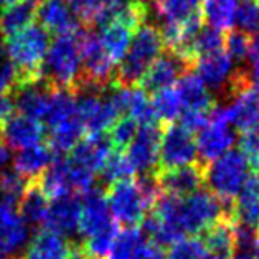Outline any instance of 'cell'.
Segmentation results:
<instances>
[{"mask_svg":"<svg viewBox=\"0 0 259 259\" xmlns=\"http://www.w3.org/2000/svg\"><path fill=\"white\" fill-rule=\"evenodd\" d=\"M50 47V33L38 23L4 40L5 56L15 71V86L41 79L43 61Z\"/></svg>","mask_w":259,"mask_h":259,"instance_id":"obj_1","label":"cell"},{"mask_svg":"<svg viewBox=\"0 0 259 259\" xmlns=\"http://www.w3.org/2000/svg\"><path fill=\"white\" fill-rule=\"evenodd\" d=\"M165 52L160 28L155 25L144 23L136 31L134 38L125 56L117 63L112 86L116 88H136L150 65Z\"/></svg>","mask_w":259,"mask_h":259,"instance_id":"obj_2","label":"cell"},{"mask_svg":"<svg viewBox=\"0 0 259 259\" xmlns=\"http://www.w3.org/2000/svg\"><path fill=\"white\" fill-rule=\"evenodd\" d=\"M79 30V28H78ZM78 30L73 33L55 36L50 41L41 68V78L53 90L76 91L81 81V55Z\"/></svg>","mask_w":259,"mask_h":259,"instance_id":"obj_3","label":"cell"},{"mask_svg":"<svg viewBox=\"0 0 259 259\" xmlns=\"http://www.w3.org/2000/svg\"><path fill=\"white\" fill-rule=\"evenodd\" d=\"M249 162L241 150H230L205 167V185L221 203L235 206V200L249 177Z\"/></svg>","mask_w":259,"mask_h":259,"instance_id":"obj_4","label":"cell"},{"mask_svg":"<svg viewBox=\"0 0 259 259\" xmlns=\"http://www.w3.org/2000/svg\"><path fill=\"white\" fill-rule=\"evenodd\" d=\"M106 201L111 217L127 228L142 223L147 213L152 211V205L145 198L137 179H125L111 183L106 193Z\"/></svg>","mask_w":259,"mask_h":259,"instance_id":"obj_5","label":"cell"},{"mask_svg":"<svg viewBox=\"0 0 259 259\" xmlns=\"http://www.w3.org/2000/svg\"><path fill=\"white\" fill-rule=\"evenodd\" d=\"M76 94V117L88 136L107 134L121 114L106 91L83 90Z\"/></svg>","mask_w":259,"mask_h":259,"instance_id":"obj_6","label":"cell"},{"mask_svg":"<svg viewBox=\"0 0 259 259\" xmlns=\"http://www.w3.org/2000/svg\"><path fill=\"white\" fill-rule=\"evenodd\" d=\"M210 119L235 125L241 132L259 125V83L252 81L228 103H217Z\"/></svg>","mask_w":259,"mask_h":259,"instance_id":"obj_7","label":"cell"},{"mask_svg":"<svg viewBox=\"0 0 259 259\" xmlns=\"http://www.w3.org/2000/svg\"><path fill=\"white\" fill-rule=\"evenodd\" d=\"M197 160V139L192 132L182 127L180 124L165 125L159 150V172L193 165Z\"/></svg>","mask_w":259,"mask_h":259,"instance_id":"obj_8","label":"cell"},{"mask_svg":"<svg viewBox=\"0 0 259 259\" xmlns=\"http://www.w3.org/2000/svg\"><path fill=\"white\" fill-rule=\"evenodd\" d=\"M193 71L203 81L208 91H213V98L217 103H225L228 99L236 68L225 50L198 56Z\"/></svg>","mask_w":259,"mask_h":259,"instance_id":"obj_9","label":"cell"},{"mask_svg":"<svg viewBox=\"0 0 259 259\" xmlns=\"http://www.w3.org/2000/svg\"><path fill=\"white\" fill-rule=\"evenodd\" d=\"M163 127L165 125L159 122L139 125L136 137L129 144L125 155L136 172H141V175L159 172V150Z\"/></svg>","mask_w":259,"mask_h":259,"instance_id":"obj_10","label":"cell"},{"mask_svg":"<svg viewBox=\"0 0 259 259\" xmlns=\"http://www.w3.org/2000/svg\"><path fill=\"white\" fill-rule=\"evenodd\" d=\"M236 142L235 129L230 124L218 122L210 119L203 129L200 131L197 139V150H198V163L200 165H210L220 157L228 154L231 147Z\"/></svg>","mask_w":259,"mask_h":259,"instance_id":"obj_11","label":"cell"},{"mask_svg":"<svg viewBox=\"0 0 259 259\" xmlns=\"http://www.w3.org/2000/svg\"><path fill=\"white\" fill-rule=\"evenodd\" d=\"M188 71H193V69L182 58L170 52H163L142 76L139 88L147 94L165 90V88H172V84L177 83Z\"/></svg>","mask_w":259,"mask_h":259,"instance_id":"obj_12","label":"cell"},{"mask_svg":"<svg viewBox=\"0 0 259 259\" xmlns=\"http://www.w3.org/2000/svg\"><path fill=\"white\" fill-rule=\"evenodd\" d=\"M112 225H116V221L111 217L106 195L103 190L94 187L91 192L84 193V200L81 203L78 235L83 238V241H86L98 233L111 228Z\"/></svg>","mask_w":259,"mask_h":259,"instance_id":"obj_13","label":"cell"},{"mask_svg":"<svg viewBox=\"0 0 259 259\" xmlns=\"http://www.w3.org/2000/svg\"><path fill=\"white\" fill-rule=\"evenodd\" d=\"M0 141L9 149H28L43 144L45 127L36 119L23 114H12L0 129Z\"/></svg>","mask_w":259,"mask_h":259,"instance_id":"obj_14","label":"cell"},{"mask_svg":"<svg viewBox=\"0 0 259 259\" xmlns=\"http://www.w3.org/2000/svg\"><path fill=\"white\" fill-rule=\"evenodd\" d=\"M81 218V201L74 193L55 198L48 206L45 218V230H50L63 238H69L78 233Z\"/></svg>","mask_w":259,"mask_h":259,"instance_id":"obj_15","label":"cell"},{"mask_svg":"<svg viewBox=\"0 0 259 259\" xmlns=\"http://www.w3.org/2000/svg\"><path fill=\"white\" fill-rule=\"evenodd\" d=\"M52 91L53 88L41 78L14 86V90L10 91V96L14 101V106L18 109V114L40 121V119L45 117Z\"/></svg>","mask_w":259,"mask_h":259,"instance_id":"obj_16","label":"cell"},{"mask_svg":"<svg viewBox=\"0 0 259 259\" xmlns=\"http://www.w3.org/2000/svg\"><path fill=\"white\" fill-rule=\"evenodd\" d=\"M112 150V144L107 134H90L83 137L79 144L71 150L66 159L93 175L101 174L104 163Z\"/></svg>","mask_w":259,"mask_h":259,"instance_id":"obj_17","label":"cell"},{"mask_svg":"<svg viewBox=\"0 0 259 259\" xmlns=\"http://www.w3.org/2000/svg\"><path fill=\"white\" fill-rule=\"evenodd\" d=\"M157 180L162 193L174 195V197H188L201 190V187L205 185V167L197 162L188 167L157 172Z\"/></svg>","mask_w":259,"mask_h":259,"instance_id":"obj_18","label":"cell"},{"mask_svg":"<svg viewBox=\"0 0 259 259\" xmlns=\"http://www.w3.org/2000/svg\"><path fill=\"white\" fill-rule=\"evenodd\" d=\"M28 226L20 218L17 206L0 200V254L14 256L23 249Z\"/></svg>","mask_w":259,"mask_h":259,"instance_id":"obj_19","label":"cell"},{"mask_svg":"<svg viewBox=\"0 0 259 259\" xmlns=\"http://www.w3.org/2000/svg\"><path fill=\"white\" fill-rule=\"evenodd\" d=\"M38 25L50 35H65L76 31L81 25L69 9L66 0H45L36 9Z\"/></svg>","mask_w":259,"mask_h":259,"instance_id":"obj_20","label":"cell"},{"mask_svg":"<svg viewBox=\"0 0 259 259\" xmlns=\"http://www.w3.org/2000/svg\"><path fill=\"white\" fill-rule=\"evenodd\" d=\"M136 31L137 28H134L131 23H127L124 18L117 15H114L106 25L101 27L99 41L103 45L106 55L109 56V60L116 66L125 56V53H127Z\"/></svg>","mask_w":259,"mask_h":259,"instance_id":"obj_21","label":"cell"},{"mask_svg":"<svg viewBox=\"0 0 259 259\" xmlns=\"http://www.w3.org/2000/svg\"><path fill=\"white\" fill-rule=\"evenodd\" d=\"M233 217L238 225L259 235V170H252L246 180L244 188L235 200Z\"/></svg>","mask_w":259,"mask_h":259,"instance_id":"obj_22","label":"cell"},{"mask_svg":"<svg viewBox=\"0 0 259 259\" xmlns=\"http://www.w3.org/2000/svg\"><path fill=\"white\" fill-rule=\"evenodd\" d=\"M200 241L203 243L208 254L220 259H230L236 252L235 220H220L201 233Z\"/></svg>","mask_w":259,"mask_h":259,"instance_id":"obj_23","label":"cell"},{"mask_svg":"<svg viewBox=\"0 0 259 259\" xmlns=\"http://www.w3.org/2000/svg\"><path fill=\"white\" fill-rule=\"evenodd\" d=\"M71 243L50 230H38L30 239L22 259H68Z\"/></svg>","mask_w":259,"mask_h":259,"instance_id":"obj_24","label":"cell"},{"mask_svg":"<svg viewBox=\"0 0 259 259\" xmlns=\"http://www.w3.org/2000/svg\"><path fill=\"white\" fill-rule=\"evenodd\" d=\"M175 90L180 94L183 109L211 112L213 106L217 104L213 94L208 91V88L203 84V81L195 74V71H188L183 74L175 83Z\"/></svg>","mask_w":259,"mask_h":259,"instance_id":"obj_25","label":"cell"},{"mask_svg":"<svg viewBox=\"0 0 259 259\" xmlns=\"http://www.w3.org/2000/svg\"><path fill=\"white\" fill-rule=\"evenodd\" d=\"M55 154L47 144H38L35 147L23 149L14 157V170L27 180H36L52 165Z\"/></svg>","mask_w":259,"mask_h":259,"instance_id":"obj_26","label":"cell"},{"mask_svg":"<svg viewBox=\"0 0 259 259\" xmlns=\"http://www.w3.org/2000/svg\"><path fill=\"white\" fill-rule=\"evenodd\" d=\"M50 201L47 195L41 192L38 183L35 180L30 182L27 192L22 197L20 203L17 206V211L20 214V218L25 221V225L31 226H41L45 223L47 211H48Z\"/></svg>","mask_w":259,"mask_h":259,"instance_id":"obj_27","label":"cell"},{"mask_svg":"<svg viewBox=\"0 0 259 259\" xmlns=\"http://www.w3.org/2000/svg\"><path fill=\"white\" fill-rule=\"evenodd\" d=\"M239 0H203L201 14L206 27L218 31H228L235 25Z\"/></svg>","mask_w":259,"mask_h":259,"instance_id":"obj_28","label":"cell"},{"mask_svg":"<svg viewBox=\"0 0 259 259\" xmlns=\"http://www.w3.org/2000/svg\"><path fill=\"white\" fill-rule=\"evenodd\" d=\"M76 117V94L69 90H53L43 121L50 129Z\"/></svg>","mask_w":259,"mask_h":259,"instance_id":"obj_29","label":"cell"},{"mask_svg":"<svg viewBox=\"0 0 259 259\" xmlns=\"http://www.w3.org/2000/svg\"><path fill=\"white\" fill-rule=\"evenodd\" d=\"M36 18V9L33 5L20 0L18 4L4 9L0 14V36L5 40L9 36L17 35L18 31L30 27Z\"/></svg>","mask_w":259,"mask_h":259,"instance_id":"obj_30","label":"cell"},{"mask_svg":"<svg viewBox=\"0 0 259 259\" xmlns=\"http://www.w3.org/2000/svg\"><path fill=\"white\" fill-rule=\"evenodd\" d=\"M83 136H84V129L81 125L79 119L73 117L69 121L50 129L48 147L52 149L55 157H60L61 154L71 152L79 144L81 139H83Z\"/></svg>","mask_w":259,"mask_h":259,"instance_id":"obj_31","label":"cell"},{"mask_svg":"<svg viewBox=\"0 0 259 259\" xmlns=\"http://www.w3.org/2000/svg\"><path fill=\"white\" fill-rule=\"evenodd\" d=\"M35 182L38 183V187L41 188V192L47 195V198L55 200V198L73 193L71 187H69V182H68L66 162L65 159H60V157H55L52 165H50Z\"/></svg>","mask_w":259,"mask_h":259,"instance_id":"obj_32","label":"cell"},{"mask_svg":"<svg viewBox=\"0 0 259 259\" xmlns=\"http://www.w3.org/2000/svg\"><path fill=\"white\" fill-rule=\"evenodd\" d=\"M150 104H152L155 121L162 125L174 124L175 119L180 117L183 111V103L180 99V94L175 90V86L152 93Z\"/></svg>","mask_w":259,"mask_h":259,"instance_id":"obj_33","label":"cell"},{"mask_svg":"<svg viewBox=\"0 0 259 259\" xmlns=\"http://www.w3.org/2000/svg\"><path fill=\"white\" fill-rule=\"evenodd\" d=\"M203 0H154L157 15L162 23H180L187 22L201 14Z\"/></svg>","mask_w":259,"mask_h":259,"instance_id":"obj_34","label":"cell"},{"mask_svg":"<svg viewBox=\"0 0 259 259\" xmlns=\"http://www.w3.org/2000/svg\"><path fill=\"white\" fill-rule=\"evenodd\" d=\"M81 27L101 28L106 23V0H66Z\"/></svg>","mask_w":259,"mask_h":259,"instance_id":"obj_35","label":"cell"},{"mask_svg":"<svg viewBox=\"0 0 259 259\" xmlns=\"http://www.w3.org/2000/svg\"><path fill=\"white\" fill-rule=\"evenodd\" d=\"M144 243V233L139 226H131L117 231L109 254L106 259H132L137 248Z\"/></svg>","mask_w":259,"mask_h":259,"instance_id":"obj_36","label":"cell"},{"mask_svg":"<svg viewBox=\"0 0 259 259\" xmlns=\"http://www.w3.org/2000/svg\"><path fill=\"white\" fill-rule=\"evenodd\" d=\"M136 170L132 167V163L129 162L127 155H125V150H111L109 157L104 163L103 170H101V177L106 183H114L119 180H125V179H132V174Z\"/></svg>","mask_w":259,"mask_h":259,"instance_id":"obj_37","label":"cell"},{"mask_svg":"<svg viewBox=\"0 0 259 259\" xmlns=\"http://www.w3.org/2000/svg\"><path fill=\"white\" fill-rule=\"evenodd\" d=\"M28 185L30 180L23 179L15 170H2L0 172V200L18 206Z\"/></svg>","mask_w":259,"mask_h":259,"instance_id":"obj_38","label":"cell"},{"mask_svg":"<svg viewBox=\"0 0 259 259\" xmlns=\"http://www.w3.org/2000/svg\"><path fill=\"white\" fill-rule=\"evenodd\" d=\"M251 35L239 28H231L223 33V50L233 61L243 63L248 58Z\"/></svg>","mask_w":259,"mask_h":259,"instance_id":"obj_39","label":"cell"},{"mask_svg":"<svg viewBox=\"0 0 259 259\" xmlns=\"http://www.w3.org/2000/svg\"><path fill=\"white\" fill-rule=\"evenodd\" d=\"M218 50H223V31H218L205 25V27L198 31V35L195 36L193 45H192L195 61H197L198 56L211 53V52H218Z\"/></svg>","mask_w":259,"mask_h":259,"instance_id":"obj_40","label":"cell"},{"mask_svg":"<svg viewBox=\"0 0 259 259\" xmlns=\"http://www.w3.org/2000/svg\"><path fill=\"white\" fill-rule=\"evenodd\" d=\"M235 23L251 36L259 35V7L254 0H241L236 10Z\"/></svg>","mask_w":259,"mask_h":259,"instance_id":"obj_41","label":"cell"},{"mask_svg":"<svg viewBox=\"0 0 259 259\" xmlns=\"http://www.w3.org/2000/svg\"><path fill=\"white\" fill-rule=\"evenodd\" d=\"M139 131V124L131 117H121L107 132V137L112 144V147L117 150H125L136 137Z\"/></svg>","mask_w":259,"mask_h":259,"instance_id":"obj_42","label":"cell"},{"mask_svg":"<svg viewBox=\"0 0 259 259\" xmlns=\"http://www.w3.org/2000/svg\"><path fill=\"white\" fill-rule=\"evenodd\" d=\"M206 249L198 238H183L170 246L165 259H203Z\"/></svg>","mask_w":259,"mask_h":259,"instance_id":"obj_43","label":"cell"},{"mask_svg":"<svg viewBox=\"0 0 259 259\" xmlns=\"http://www.w3.org/2000/svg\"><path fill=\"white\" fill-rule=\"evenodd\" d=\"M238 144L252 170H259V125L243 131Z\"/></svg>","mask_w":259,"mask_h":259,"instance_id":"obj_44","label":"cell"},{"mask_svg":"<svg viewBox=\"0 0 259 259\" xmlns=\"http://www.w3.org/2000/svg\"><path fill=\"white\" fill-rule=\"evenodd\" d=\"M248 73L254 83H259V35L251 36L249 52H248Z\"/></svg>","mask_w":259,"mask_h":259,"instance_id":"obj_45","label":"cell"},{"mask_svg":"<svg viewBox=\"0 0 259 259\" xmlns=\"http://www.w3.org/2000/svg\"><path fill=\"white\" fill-rule=\"evenodd\" d=\"M132 259H165V254L159 246L152 243H142L134 252Z\"/></svg>","mask_w":259,"mask_h":259,"instance_id":"obj_46","label":"cell"},{"mask_svg":"<svg viewBox=\"0 0 259 259\" xmlns=\"http://www.w3.org/2000/svg\"><path fill=\"white\" fill-rule=\"evenodd\" d=\"M14 101H12L10 94H4L0 96V129L2 125L7 122V119L14 114Z\"/></svg>","mask_w":259,"mask_h":259,"instance_id":"obj_47","label":"cell"},{"mask_svg":"<svg viewBox=\"0 0 259 259\" xmlns=\"http://www.w3.org/2000/svg\"><path fill=\"white\" fill-rule=\"evenodd\" d=\"M68 259H91V257L86 254L83 244H81V243H74V244H71V248H69Z\"/></svg>","mask_w":259,"mask_h":259,"instance_id":"obj_48","label":"cell"},{"mask_svg":"<svg viewBox=\"0 0 259 259\" xmlns=\"http://www.w3.org/2000/svg\"><path fill=\"white\" fill-rule=\"evenodd\" d=\"M10 157H12L10 149L2 141H0V172H2L5 167H7V163L10 162Z\"/></svg>","mask_w":259,"mask_h":259,"instance_id":"obj_49","label":"cell"},{"mask_svg":"<svg viewBox=\"0 0 259 259\" xmlns=\"http://www.w3.org/2000/svg\"><path fill=\"white\" fill-rule=\"evenodd\" d=\"M230 259H252L251 252H244V251H236Z\"/></svg>","mask_w":259,"mask_h":259,"instance_id":"obj_50","label":"cell"},{"mask_svg":"<svg viewBox=\"0 0 259 259\" xmlns=\"http://www.w3.org/2000/svg\"><path fill=\"white\" fill-rule=\"evenodd\" d=\"M20 0H0V9H9V7H12V5H15V4H18Z\"/></svg>","mask_w":259,"mask_h":259,"instance_id":"obj_51","label":"cell"},{"mask_svg":"<svg viewBox=\"0 0 259 259\" xmlns=\"http://www.w3.org/2000/svg\"><path fill=\"white\" fill-rule=\"evenodd\" d=\"M251 256H252V259H259V235H257L256 241H254V246H252Z\"/></svg>","mask_w":259,"mask_h":259,"instance_id":"obj_52","label":"cell"},{"mask_svg":"<svg viewBox=\"0 0 259 259\" xmlns=\"http://www.w3.org/2000/svg\"><path fill=\"white\" fill-rule=\"evenodd\" d=\"M25 2L30 4V5H33V7H35V5H40L41 2H45V0H25Z\"/></svg>","mask_w":259,"mask_h":259,"instance_id":"obj_53","label":"cell"},{"mask_svg":"<svg viewBox=\"0 0 259 259\" xmlns=\"http://www.w3.org/2000/svg\"><path fill=\"white\" fill-rule=\"evenodd\" d=\"M0 259H17V257H14V256H5V257H0Z\"/></svg>","mask_w":259,"mask_h":259,"instance_id":"obj_54","label":"cell"},{"mask_svg":"<svg viewBox=\"0 0 259 259\" xmlns=\"http://www.w3.org/2000/svg\"><path fill=\"white\" fill-rule=\"evenodd\" d=\"M137 2H142V4H149L150 0H137Z\"/></svg>","mask_w":259,"mask_h":259,"instance_id":"obj_55","label":"cell"},{"mask_svg":"<svg viewBox=\"0 0 259 259\" xmlns=\"http://www.w3.org/2000/svg\"><path fill=\"white\" fill-rule=\"evenodd\" d=\"M254 2H256V4H257V7H259V0H254Z\"/></svg>","mask_w":259,"mask_h":259,"instance_id":"obj_56","label":"cell"}]
</instances>
